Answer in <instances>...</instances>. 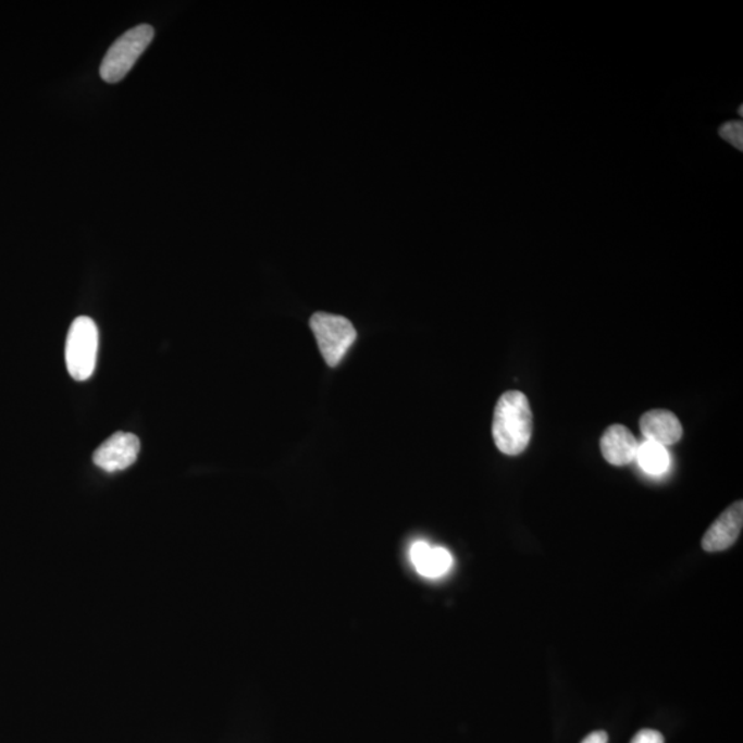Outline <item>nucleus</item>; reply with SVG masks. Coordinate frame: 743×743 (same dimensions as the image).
<instances>
[{
    "mask_svg": "<svg viewBox=\"0 0 743 743\" xmlns=\"http://www.w3.org/2000/svg\"><path fill=\"white\" fill-rule=\"evenodd\" d=\"M641 431L647 441L667 446L678 444L683 436V425L677 414L665 409L649 410L642 416Z\"/></svg>",
    "mask_w": 743,
    "mask_h": 743,
    "instance_id": "nucleus-7",
    "label": "nucleus"
},
{
    "mask_svg": "<svg viewBox=\"0 0 743 743\" xmlns=\"http://www.w3.org/2000/svg\"><path fill=\"white\" fill-rule=\"evenodd\" d=\"M139 450H141V443L137 435L116 433L95 451L92 461L107 472L123 471L137 461Z\"/></svg>",
    "mask_w": 743,
    "mask_h": 743,
    "instance_id": "nucleus-5",
    "label": "nucleus"
},
{
    "mask_svg": "<svg viewBox=\"0 0 743 743\" xmlns=\"http://www.w3.org/2000/svg\"><path fill=\"white\" fill-rule=\"evenodd\" d=\"M533 433V413L523 393L511 389L498 399L493 414L492 434L497 449L507 456L521 455Z\"/></svg>",
    "mask_w": 743,
    "mask_h": 743,
    "instance_id": "nucleus-1",
    "label": "nucleus"
},
{
    "mask_svg": "<svg viewBox=\"0 0 743 743\" xmlns=\"http://www.w3.org/2000/svg\"><path fill=\"white\" fill-rule=\"evenodd\" d=\"M720 137L725 141L732 145L736 149L742 150L743 147V124L741 121L727 122L720 128Z\"/></svg>",
    "mask_w": 743,
    "mask_h": 743,
    "instance_id": "nucleus-11",
    "label": "nucleus"
},
{
    "mask_svg": "<svg viewBox=\"0 0 743 743\" xmlns=\"http://www.w3.org/2000/svg\"><path fill=\"white\" fill-rule=\"evenodd\" d=\"M636 460L642 469L652 475H661L667 472L670 466V459L667 448L662 445L646 441V443L639 445Z\"/></svg>",
    "mask_w": 743,
    "mask_h": 743,
    "instance_id": "nucleus-10",
    "label": "nucleus"
},
{
    "mask_svg": "<svg viewBox=\"0 0 743 743\" xmlns=\"http://www.w3.org/2000/svg\"><path fill=\"white\" fill-rule=\"evenodd\" d=\"M410 562L425 579H439L454 566V556L444 547H434L428 542H416L409 549Z\"/></svg>",
    "mask_w": 743,
    "mask_h": 743,
    "instance_id": "nucleus-9",
    "label": "nucleus"
},
{
    "mask_svg": "<svg viewBox=\"0 0 743 743\" xmlns=\"http://www.w3.org/2000/svg\"><path fill=\"white\" fill-rule=\"evenodd\" d=\"M743 527V503L736 501L727 508L705 533L703 548L706 553H720L735 544Z\"/></svg>",
    "mask_w": 743,
    "mask_h": 743,
    "instance_id": "nucleus-6",
    "label": "nucleus"
},
{
    "mask_svg": "<svg viewBox=\"0 0 743 743\" xmlns=\"http://www.w3.org/2000/svg\"><path fill=\"white\" fill-rule=\"evenodd\" d=\"M607 741H609V735H607L605 731H595L589 736H585L584 741L581 743H607Z\"/></svg>",
    "mask_w": 743,
    "mask_h": 743,
    "instance_id": "nucleus-13",
    "label": "nucleus"
},
{
    "mask_svg": "<svg viewBox=\"0 0 743 743\" xmlns=\"http://www.w3.org/2000/svg\"><path fill=\"white\" fill-rule=\"evenodd\" d=\"M310 329L313 331L322 358L331 368L339 366L348 348L357 339L355 325L342 315L320 311L311 315Z\"/></svg>",
    "mask_w": 743,
    "mask_h": 743,
    "instance_id": "nucleus-4",
    "label": "nucleus"
},
{
    "mask_svg": "<svg viewBox=\"0 0 743 743\" xmlns=\"http://www.w3.org/2000/svg\"><path fill=\"white\" fill-rule=\"evenodd\" d=\"M98 351V330L88 317L72 322L67 332L65 361L67 372L77 382H85L95 373Z\"/></svg>",
    "mask_w": 743,
    "mask_h": 743,
    "instance_id": "nucleus-3",
    "label": "nucleus"
},
{
    "mask_svg": "<svg viewBox=\"0 0 743 743\" xmlns=\"http://www.w3.org/2000/svg\"><path fill=\"white\" fill-rule=\"evenodd\" d=\"M154 38V29L150 25L143 24L127 30L116 39L103 57L100 67L102 81L119 83L126 77L135 62L148 49Z\"/></svg>",
    "mask_w": 743,
    "mask_h": 743,
    "instance_id": "nucleus-2",
    "label": "nucleus"
},
{
    "mask_svg": "<svg viewBox=\"0 0 743 743\" xmlns=\"http://www.w3.org/2000/svg\"><path fill=\"white\" fill-rule=\"evenodd\" d=\"M639 444L635 435L622 424H612L600 439L603 457L612 466L622 467L636 460Z\"/></svg>",
    "mask_w": 743,
    "mask_h": 743,
    "instance_id": "nucleus-8",
    "label": "nucleus"
},
{
    "mask_svg": "<svg viewBox=\"0 0 743 743\" xmlns=\"http://www.w3.org/2000/svg\"><path fill=\"white\" fill-rule=\"evenodd\" d=\"M631 743H664V735L656 730L639 731Z\"/></svg>",
    "mask_w": 743,
    "mask_h": 743,
    "instance_id": "nucleus-12",
    "label": "nucleus"
}]
</instances>
